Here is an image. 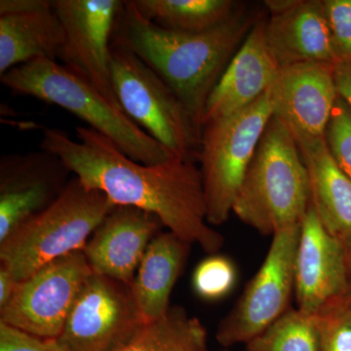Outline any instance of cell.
Listing matches in <instances>:
<instances>
[{
  "mask_svg": "<svg viewBox=\"0 0 351 351\" xmlns=\"http://www.w3.org/2000/svg\"><path fill=\"white\" fill-rule=\"evenodd\" d=\"M237 280V269L230 258L210 255L198 263L193 274L195 294L205 301H218L232 292Z\"/></svg>",
  "mask_w": 351,
  "mask_h": 351,
  "instance_id": "24",
  "label": "cell"
},
{
  "mask_svg": "<svg viewBox=\"0 0 351 351\" xmlns=\"http://www.w3.org/2000/svg\"><path fill=\"white\" fill-rule=\"evenodd\" d=\"M271 117L265 92L244 110L203 126L199 161L210 226L223 225L232 213L235 197Z\"/></svg>",
  "mask_w": 351,
  "mask_h": 351,
  "instance_id": "7",
  "label": "cell"
},
{
  "mask_svg": "<svg viewBox=\"0 0 351 351\" xmlns=\"http://www.w3.org/2000/svg\"><path fill=\"white\" fill-rule=\"evenodd\" d=\"M309 207L308 182L290 132L272 117L235 197L232 213L262 235L300 225Z\"/></svg>",
  "mask_w": 351,
  "mask_h": 351,
  "instance_id": "4",
  "label": "cell"
},
{
  "mask_svg": "<svg viewBox=\"0 0 351 351\" xmlns=\"http://www.w3.org/2000/svg\"><path fill=\"white\" fill-rule=\"evenodd\" d=\"M331 64L304 63L279 69L269 89L272 117L297 144L325 138L339 98Z\"/></svg>",
  "mask_w": 351,
  "mask_h": 351,
  "instance_id": "12",
  "label": "cell"
},
{
  "mask_svg": "<svg viewBox=\"0 0 351 351\" xmlns=\"http://www.w3.org/2000/svg\"><path fill=\"white\" fill-rule=\"evenodd\" d=\"M110 73L115 97L129 119L178 158L199 161L202 129L169 85L113 39Z\"/></svg>",
  "mask_w": 351,
  "mask_h": 351,
  "instance_id": "6",
  "label": "cell"
},
{
  "mask_svg": "<svg viewBox=\"0 0 351 351\" xmlns=\"http://www.w3.org/2000/svg\"><path fill=\"white\" fill-rule=\"evenodd\" d=\"M348 281H350V289H348V300L351 301V250L348 253Z\"/></svg>",
  "mask_w": 351,
  "mask_h": 351,
  "instance_id": "31",
  "label": "cell"
},
{
  "mask_svg": "<svg viewBox=\"0 0 351 351\" xmlns=\"http://www.w3.org/2000/svg\"><path fill=\"white\" fill-rule=\"evenodd\" d=\"M161 226L160 219L149 212L115 206L83 250L92 271L132 285L145 251Z\"/></svg>",
  "mask_w": 351,
  "mask_h": 351,
  "instance_id": "15",
  "label": "cell"
},
{
  "mask_svg": "<svg viewBox=\"0 0 351 351\" xmlns=\"http://www.w3.org/2000/svg\"><path fill=\"white\" fill-rule=\"evenodd\" d=\"M19 281L14 277L10 270L4 265L0 267V309L10 302L17 289Z\"/></svg>",
  "mask_w": 351,
  "mask_h": 351,
  "instance_id": "30",
  "label": "cell"
},
{
  "mask_svg": "<svg viewBox=\"0 0 351 351\" xmlns=\"http://www.w3.org/2000/svg\"><path fill=\"white\" fill-rule=\"evenodd\" d=\"M189 247L170 232H159L147 247L132 283L145 322L160 319L169 311L171 293L186 265Z\"/></svg>",
  "mask_w": 351,
  "mask_h": 351,
  "instance_id": "20",
  "label": "cell"
},
{
  "mask_svg": "<svg viewBox=\"0 0 351 351\" xmlns=\"http://www.w3.org/2000/svg\"><path fill=\"white\" fill-rule=\"evenodd\" d=\"M348 289L345 245L327 232L309 203L295 254L294 294L298 309L316 315L348 298Z\"/></svg>",
  "mask_w": 351,
  "mask_h": 351,
  "instance_id": "13",
  "label": "cell"
},
{
  "mask_svg": "<svg viewBox=\"0 0 351 351\" xmlns=\"http://www.w3.org/2000/svg\"><path fill=\"white\" fill-rule=\"evenodd\" d=\"M75 131L73 140L61 129H44L40 149L56 154L82 184L105 193L115 206L154 215L170 232L208 255L223 247V235L208 223L202 173L195 162L173 158L147 165L88 126Z\"/></svg>",
  "mask_w": 351,
  "mask_h": 351,
  "instance_id": "1",
  "label": "cell"
},
{
  "mask_svg": "<svg viewBox=\"0 0 351 351\" xmlns=\"http://www.w3.org/2000/svg\"><path fill=\"white\" fill-rule=\"evenodd\" d=\"M334 77L339 97L351 110V60L339 62L334 66Z\"/></svg>",
  "mask_w": 351,
  "mask_h": 351,
  "instance_id": "29",
  "label": "cell"
},
{
  "mask_svg": "<svg viewBox=\"0 0 351 351\" xmlns=\"http://www.w3.org/2000/svg\"><path fill=\"white\" fill-rule=\"evenodd\" d=\"M319 329V351H351V301L330 304L315 315Z\"/></svg>",
  "mask_w": 351,
  "mask_h": 351,
  "instance_id": "25",
  "label": "cell"
},
{
  "mask_svg": "<svg viewBox=\"0 0 351 351\" xmlns=\"http://www.w3.org/2000/svg\"><path fill=\"white\" fill-rule=\"evenodd\" d=\"M64 43L63 25L50 0L0 15V75L40 58L57 62Z\"/></svg>",
  "mask_w": 351,
  "mask_h": 351,
  "instance_id": "18",
  "label": "cell"
},
{
  "mask_svg": "<svg viewBox=\"0 0 351 351\" xmlns=\"http://www.w3.org/2000/svg\"><path fill=\"white\" fill-rule=\"evenodd\" d=\"M207 332L199 319L181 306L170 307L160 319L145 322L113 351H203Z\"/></svg>",
  "mask_w": 351,
  "mask_h": 351,
  "instance_id": "22",
  "label": "cell"
},
{
  "mask_svg": "<svg viewBox=\"0 0 351 351\" xmlns=\"http://www.w3.org/2000/svg\"><path fill=\"white\" fill-rule=\"evenodd\" d=\"M0 351H66L57 339L40 338L0 322Z\"/></svg>",
  "mask_w": 351,
  "mask_h": 351,
  "instance_id": "28",
  "label": "cell"
},
{
  "mask_svg": "<svg viewBox=\"0 0 351 351\" xmlns=\"http://www.w3.org/2000/svg\"><path fill=\"white\" fill-rule=\"evenodd\" d=\"M258 14L242 6L223 25L197 34L168 31L143 18L131 0L123 1L113 40L125 45L169 85L197 126L226 66Z\"/></svg>",
  "mask_w": 351,
  "mask_h": 351,
  "instance_id": "2",
  "label": "cell"
},
{
  "mask_svg": "<svg viewBox=\"0 0 351 351\" xmlns=\"http://www.w3.org/2000/svg\"><path fill=\"white\" fill-rule=\"evenodd\" d=\"M301 223L272 235L267 257L247 284L239 301L219 322V345L247 343L265 331L290 307L295 293V262Z\"/></svg>",
  "mask_w": 351,
  "mask_h": 351,
  "instance_id": "8",
  "label": "cell"
},
{
  "mask_svg": "<svg viewBox=\"0 0 351 351\" xmlns=\"http://www.w3.org/2000/svg\"><path fill=\"white\" fill-rule=\"evenodd\" d=\"M246 351H319L315 315L289 308L265 331L246 343Z\"/></svg>",
  "mask_w": 351,
  "mask_h": 351,
  "instance_id": "23",
  "label": "cell"
},
{
  "mask_svg": "<svg viewBox=\"0 0 351 351\" xmlns=\"http://www.w3.org/2000/svg\"><path fill=\"white\" fill-rule=\"evenodd\" d=\"M69 173L60 157L41 149L5 154L0 160V199L38 213L61 195Z\"/></svg>",
  "mask_w": 351,
  "mask_h": 351,
  "instance_id": "19",
  "label": "cell"
},
{
  "mask_svg": "<svg viewBox=\"0 0 351 351\" xmlns=\"http://www.w3.org/2000/svg\"><path fill=\"white\" fill-rule=\"evenodd\" d=\"M114 207L105 193L86 188L75 177L49 206L0 243L1 265L22 282L53 261L84 250Z\"/></svg>",
  "mask_w": 351,
  "mask_h": 351,
  "instance_id": "5",
  "label": "cell"
},
{
  "mask_svg": "<svg viewBox=\"0 0 351 351\" xmlns=\"http://www.w3.org/2000/svg\"><path fill=\"white\" fill-rule=\"evenodd\" d=\"M92 274L83 251L53 261L18 284L12 299L0 309V322L40 338H59Z\"/></svg>",
  "mask_w": 351,
  "mask_h": 351,
  "instance_id": "9",
  "label": "cell"
},
{
  "mask_svg": "<svg viewBox=\"0 0 351 351\" xmlns=\"http://www.w3.org/2000/svg\"><path fill=\"white\" fill-rule=\"evenodd\" d=\"M203 351H209V350H203Z\"/></svg>",
  "mask_w": 351,
  "mask_h": 351,
  "instance_id": "32",
  "label": "cell"
},
{
  "mask_svg": "<svg viewBox=\"0 0 351 351\" xmlns=\"http://www.w3.org/2000/svg\"><path fill=\"white\" fill-rule=\"evenodd\" d=\"M338 63L351 60V0H323Z\"/></svg>",
  "mask_w": 351,
  "mask_h": 351,
  "instance_id": "27",
  "label": "cell"
},
{
  "mask_svg": "<svg viewBox=\"0 0 351 351\" xmlns=\"http://www.w3.org/2000/svg\"><path fill=\"white\" fill-rule=\"evenodd\" d=\"M13 93L68 110L137 162L154 165L178 158L82 76L49 59L34 60L0 75Z\"/></svg>",
  "mask_w": 351,
  "mask_h": 351,
  "instance_id": "3",
  "label": "cell"
},
{
  "mask_svg": "<svg viewBox=\"0 0 351 351\" xmlns=\"http://www.w3.org/2000/svg\"><path fill=\"white\" fill-rule=\"evenodd\" d=\"M144 323L132 285L93 272L57 339L66 351H113Z\"/></svg>",
  "mask_w": 351,
  "mask_h": 351,
  "instance_id": "10",
  "label": "cell"
},
{
  "mask_svg": "<svg viewBox=\"0 0 351 351\" xmlns=\"http://www.w3.org/2000/svg\"><path fill=\"white\" fill-rule=\"evenodd\" d=\"M267 17L258 14L248 36L208 98L202 128L207 122L230 117L249 107L271 86L280 68L267 43Z\"/></svg>",
  "mask_w": 351,
  "mask_h": 351,
  "instance_id": "16",
  "label": "cell"
},
{
  "mask_svg": "<svg viewBox=\"0 0 351 351\" xmlns=\"http://www.w3.org/2000/svg\"><path fill=\"white\" fill-rule=\"evenodd\" d=\"M267 38L279 68L338 64L323 0H267Z\"/></svg>",
  "mask_w": 351,
  "mask_h": 351,
  "instance_id": "14",
  "label": "cell"
},
{
  "mask_svg": "<svg viewBox=\"0 0 351 351\" xmlns=\"http://www.w3.org/2000/svg\"><path fill=\"white\" fill-rule=\"evenodd\" d=\"M145 20L168 31L197 34L232 18L242 5L233 0H131Z\"/></svg>",
  "mask_w": 351,
  "mask_h": 351,
  "instance_id": "21",
  "label": "cell"
},
{
  "mask_svg": "<svg viewBox=\"0 0 351 351\" xmlns=\"http://www.w3.org/2000/svg\"><path fill=\"white\" fill-rule=\"evenodd\" d=\"M325 138L332 158L351 179V110L341 97L332 108Z\"/></svg>",
  "mask_w": 351,
  "mask_h": 351,
  "instance_id": "26",
  "label": "cell"
},
{
  "mask_svg": "<svg viewBox=\"0 0 351 351\" xmlns=\"http://www.w3.org/2000/svg\"><path fill=\"white\" fill-rule=\"evenodd\" d=\"M52 5L64 32L62 64L120 108L112 88L110 46L123 1L52 0Z\"/></svg>",
  "mask_w": 351,
  "mask_h": 351,
  "instance_id": "11",
  "label": "cell"
},
{
  "mask_svg": "<svg viewBox=\"0 0 351 351\" xmlns=\"http://www.w3.org/2000/svg\"><path fill=\"white\" fill-rule=\"evenodd\" d=\"M306 166L309 203L328 232L351 250V179L334 160L326 138L297 144Z\"/></svg>",
  "mask_w": 351,
  "mask_h": 351,
  "instance_id": "17",
  "label": "cell"
}]
</instances>
